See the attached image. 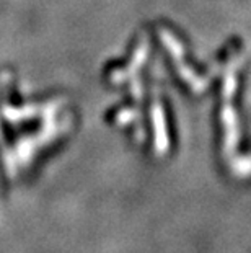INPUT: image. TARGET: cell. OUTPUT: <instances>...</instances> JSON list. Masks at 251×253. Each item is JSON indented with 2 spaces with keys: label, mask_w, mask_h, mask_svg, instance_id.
<instances>
[{
  "label": "cell",
  "mask_w": 251,
  "mask_h": 253,
  "mask_svg": "<svg viewBox=\"0 0 251 253\" xmlns=\"http://www.w3.org/2000/svg\"><path fill=\"white\" fill-rule=\"evenodd\" d=\"M153 121H157V129L160 134V141H158V147L163 149L167 141H165V131H163V113L160 110V106H155L153 108Z\"/></svg>",
  "instance_id": "1"
}]
</instances>
